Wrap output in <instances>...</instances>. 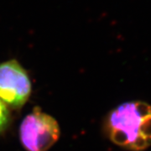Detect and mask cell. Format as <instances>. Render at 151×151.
<instances>
[{
	"mask_svg": "<svg viewBox=\"0 0 151 151\" xmlns=\"http://www.w3.org/2000/svg\"><path fill=\"white\" fill-rule=\"evenodd\" d=\"M32 83L26 70L16 60L0 63V100L8 107L22 108L30 97Z\"/></svg>",
	"mask_w": 151,
	"mask_h": 151,
	"instance_id": "obj_2",
	"label": "cell"
},
{
	"mask_svg": "<svg viewBox=\"0 0 151 151\" xmlns=\"http://www.w3.org/2000/svg\"><path fill=\"white\" fill-rule=\"evenodd\" d=\"M10 112L8 106L0 100V134L4 132L10 123Z\"/></svg>",
	"mask_w": 151,
	"mask_h": 151,
	"instance_id": "obj_4",
	"label": "cell"
},
{
	"mask_svg": "<svg viewBox=\"0 0 151 151\" xmlns=\"http://www.w3.org/2000/svg\"><path fill=\"white\" fill-rule=\"evenodd\" d=\"M19 139L26 151H48L59 139V124L52 116L35 108L19 126Z\"/></svg>",
	"mask_w": 151,
	"mask_h": 151,
	"instance_id": "obj_1",
	"label": "cell"
},
{
	"mask_svg": "<svg viewBox=\"0 0 151 151\" xmlns=\"http://www.w3.org/2000/svg\"><path fill=\"white\" fill-rule=\"evenodd\" d=\"M140 121L135 111L134 102L125 103L108 113L104 122V129L116 128L123 130L129 136L131 143L139 134L138 128Z\"/></svg>",
	"mask_w": 151,
	"mask_h": 151,
	"instance_id": "obj_3",
	"label": "cell"
},
{
	"mask_svg": "<svg viewBox=\"0 0 151 151\" xmlns=\"http://www.w3.org/2000/svg\"><path fill=\"white\" fill-rule=\"evenodd\" d=\"M134 105L136 113L141 119L151 115V106L150 104L143 101H135Z\"/></svg>",
	"mask_w": 151,
	"mask_h": 151,
	"instance_id": "obj_6",
	"label": "cell"
},
{
	"mask_svg": "<svg viewBox=\"0 0 151 151\" xmlns=\"http://www.w3.org/2000/svg\"><path fill=\"white\" fill-rule=\"evenodd\" d=\"M149 147L146 139L141 135L140 134H138L134 138V139L132 141L128 147V150L132 151H143Z\"/></svg>",
	"mask_w": 151,
	"mask_h": 151,
	"instance_id": "obj_5",
	"label": "cell"
},
{
	"mask_svg": "<svg viewBox=\"0 0 151 151\" xmlns=\"http://www.w3.org/2000/svg\"><path fill=\"white\" fill-rule=\"evenodd\" d=\"M138 132L145 139H151V115L141 119L140 123L139 124Z\"/></svg>",
	"mask_w": 151,
	"mask_h": 151,
	"instance_id": "obj_7",
	"label": "cell"
}]
</instances>
